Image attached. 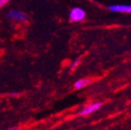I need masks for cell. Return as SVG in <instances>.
Segmentation results:
<instances>
[{"label":"cell","instance_id":"cell-1","mask_svg":"<svg viewBox=\"0 0 131 130\" xmlns=\"http://www.w3.org/2000/svg\"><path fill=\"white\" fill-rule=\"evenodd\" d=\"M86 17V12L80 7H74L69 14L70 21L73 22H79Z\"/></svg>","mask_w":131,"mask_h":130},{"label":"cell","instance_id":"cell-2","mask_svg":"<svg viewBox=\"0 0 131 130\" xmlns=\"http://www.w3.org/2000/svg\"><path fill=\"white\" fill-rule=\"evenodd\" d=\"M7 16L9 18L11 19H15V20H17V21H21V22H24L27 19V16L25 14L24 12L22 11H19V10H9L7 12Z\"/></svg>","mask_w":131,"mask_h":130},{"label":"cell","instance_id":"cell-3","mask_svg":"<svg viewBox=\"0 0 131 130\" xmlns=\"http://www.w3.org/2000/svg\"><path fill=\"white\" fill-rule=\"evenodd\" d=\"M102 105H103V104L100 103V102L92 104V105H90V106H86V107L82 110V111H80L79 115H80V116H88V115L92 114L93 112H95V111H96L97 109H99V108L102 106Z\"/></svg>","mask_w":131,"mask_h":130},{"label":"cell","instance_id":"cell-4","mask_svg":"<svg viewBox=\"0 0 131 130\" xmlns=\"http://www.w3.org/2000/svg\"><path fill=\"white\" fill-rule=\"evenodd\" d=\"M109 10L113 12L119 13H131V5L126 6V5H114L109 6Z\"/></svg>","mask_w":131,"mask_h":130},{"label":"cell","instance_id":"cell-5","mask_svg":"<svg viewBox=\"0 0 131 130\" xmlns=\"http://www.w3.org/2000/svg\"><path fill=\"white\" fill-rule=\"evenodd\" d=\"M92 81L89 78H81V79L78 80L76 83L74 84V88H76V89H81V88L88 85Z\"/></svg>","mask_w":131,"mask_h":130},{"label":"cell","instance_id":"cell-6","mask_svg":"<svg viewBox=\"0 0 131 130\" xmlns=\"http://www.w3.org/2000/svg\"><path fill=\"white\" fill-rule=\"evenodd\" d=\"M79 62H80L79 59H77L76 61H74L73 63H72V65H71V68H72V69H74V68H75V67H78V64H79Z\"/></svg>","mask_w":131,"mask_h":130},{"label":"cell","instance_id":"cell-7","mask_svg":"<svg viewBox=\"0 0 131 130\" xmlns=\"http://www.w3.org/2000/svg\"><path fill=\"white\" fill-rule=\"evenodd\" d=\"M10 0H0V8L3 7L5 5H6Z\"/></svg>","mask_w":131,"mask_h":130},{"label":"cell","instance_id":"cell-8","mask_svg":"<svg viewBox=\"0 0 131 130\" xmlns=\"http://www.w3.org/2000/svg\"><path fill=\"white\" fill-rule=\"evenodd\" d=\"M11 130H16V129H19V127H11Z\"/></svg>","mask_w":131,"mask_h":130}]
</instances>
